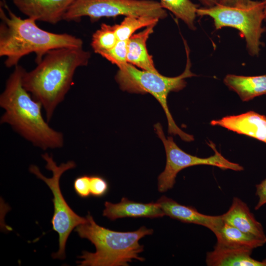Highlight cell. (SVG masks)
Masks as SVG:
<instances>
[{"label": "cell", "instance_id": "cell-1", "mask_svg": "<svg viewBox=\"0 0 266 266\" xmlns=\"http://www.w3.org/2000/svg\"><path fill=\"white\" fill-rule=\"evenodd\" d=\"M90 53L80 47H61L49 51L22 77L24 88L42 105L47 122L70 88L76 69L88 65Z\"/></svg>", "mask_w": 266, "mask_h": 266}, {"label": "cell", "instance_id": "cell-2", "mask_svg": "<svg viewBox=\"0 0 266 266\" xmlns=\"http://www.w3.org/2000/svg\"><path fill=\"white\" fill-rule=\"evenodd\" d=\"M25 70L17 65L6 80L0 96V106L4 110L0 123L9 124L25 139L43 150L61 148L64 145L63 133L49 126L42 116V104L23 86Z\"/></svg>", "mask_w": 266, "mask_h": 266}, {"label": "cell", "instance_id": "cell-3", "mask_svg": "<svg viewBox=\"0 0 266 266\" xmlns=\"http://www.w3.org/2000/svg\"><path fill=\"white\" fill-rule=\"evenodd\" d=\"M6 9L0 7V56L5 57L7 67L15 66L24 56L36 55L38 63L50 50L61 47H83L82 40L67 33H56L39 28L36 21L23 19L8 7L4 0L0 2Z\"/></svg>", "mask_w": 266, "mask_h": 266}, {"label": "cell", "instance_id": "cell-4", "mask_svg": "<svg viewBox=\"0 0 266 266\" xmlns=\"http://www.w3.org/2000/svg\"><path fill=\"white\" fill-rule=\"evenodd\" d=\"M87 221L75 229L81 238L90 241L96 247L95 252L83 251L77 261L80 266H128L133 259L144 261L139 256L144 246L139 240L153 233L152 229L142 226L133 232L112 231L98 225L90 213Z\"/></svg>", "mask_w": 266, "mask_h": 266}, {"label": "cell", "instance_id": "cell-5", "mask_svg": "<svg viewBox=\"0 0 266 266\" xmlns=\"http://www.w3.org/2000/svg\"><path fill=\"white\" fill-rule=\"evenodd\" d=\"M184 45L187 63L184 71L179 76L166 77L159 72L140 70L128 63L118 67L115 79L124 91L135 94L148 93L152 95L160 103L166 114L168 133L178 135L183 140L190 142L194 140V136L185 133L177 126L167 103V98L170 92L182 90L186 85L185 79L196 76L191 71L189 49L185 41Z\"/></svg>", "mask_w": 266, "mask_h": 266}, {"label": "cell", "instance_id": "cell-6", "mask_svg": "<svg viewBox=\"0 0 266 266\" xmlns=\"http://www.w3.org/2000/svg\"><path fill=\"white\" fill-rule=\"evenodd\" d=\"M197 14L210 17L217 30L226 27L236 29L245 38L249 54L252 56L259 54L261 38L266 31L262 26L265 15L262 0H252L246 5L236 7L217 4L211 7H199Z\"/></svg>", "mask_w": 266, "mask_h": 266}, {"label": "cell", "instance_id": "cell-7", "mask_svg": "<svg viewBox=\"0 0 266 266\" xmlns=\"http://www.w3.org/2000/svg\"><path fill=\"white\" fill-rule=\"evenodd\" d=\"M41 156L46 162V168L52 171V176L48 178L44 176L39 168L33 165L30 166L29 171L38 178L43 180L52 191L54 212L51 222L53 230L59 235V250L57 252L53 253L52 256L54 259L63 260L66 258V242L72 231L78 225L87 221L86 217L79 216L70 207L60 187V179L62 175L65 171L75 168L76 164L73 161H69L57 166L52 157L48 154L46 153Z\"/></svg>", "mask_w": 266, "mask_h": 266}, {"label": "cell", "instance_id": "cell-8", "mask_svg": "<svg viewBox=\"0 0 266 266\" xmlns=\"http://www.w3.org/2000/svg\"><path fill=\"white\" fill-rule=\"evenodd\" d=\"M119 15L147 16L159 19L167 16L160 2L153 0H75L63 20L77 21L88 16L92 20Z\"/></svg>", "mask_w": 266, "mask_h": 266}, {"label": "cell", "instance_id": "cell-9", "mask_svg": "<svg viewBox=\"0 0 266 266\" xmlns=\"http://www.w3.org/2000/svg\"><path fill=\"white\" fill-rule=\"evenodd\" d=\"M154 130L163 143L166 158L165 169L158 178V189L160 192H165L172 189L178 173L188 167L208 165L222 169L243 170V167L240 165L231 162L224 157L212 143L209 145L215 152L214 155L207 158H200L183 151L175 143L172 137H166L160 123H158L154 125Z\"/></svg>", "mask_w": 266, "mask_h": 266}, {"label": "cell", "instance_id": "cell-10", "mask_svg": "<svg viewBox=\"0 0 266 266\" xmlns=\"http://www.w3.org/2000/svg\"><path fill=\"white\" fill-rule=\"evenodd\" d=\"M75 0H13L19 10L36 21L55 24L61 20Z\"/></svg>", "mask_w": 266, "mask_h": 266}, {"label": "cell", "instance_id": "cell-11", "mask_svg": "<svg viewBox=\"0 0 266 266\" xmlns=\"http://www.w3.org/2000/svg\"><path fill=\"white\" fill-rule=\"evenodd\" d=\"M237 133L254 138L266 143V116L253 111L229 116L210 122Z\"/></svg>", "mask_w": 266, "mask_h": 266}, {"label": "cell", "instance_id": "cell-12", "mask_svg": "<svg viewBox=\"0 0 266 266\" xmlns=\"http://www.w3.org/2000/svg\"><path fill=\"white\" fill-rule=\"evenodd\" d=\"M165 215L187 223L201 225L213 232L223 221L221 215L202 214L192 206L181 204L174 200L162 196L157 201Z\"/></svg>", "mask_w": 266, "mask_h": 266}, {"label": "cell", "instance_id": "cell-13", "mask_svg": "<svg viewBox=\"0 0 266 266\" xmlns=\"http://www.w3.org/2000/svg\"><path fill=\"white\" fill-rule=\"evenodd\" d=\"M104 206L102 215L111 221L126 217L154 218L165 216L157 202H138L124 197L117 203L105 201Z\"/></svg>", "mask_w": 266, "mask_h": 266}, {"label": "cell", "instance_id": "cell-14", "mask_svg": "<svg viewBox=\"0 0 266 266\" xmlns=\"http://www.w3.org/2000/svg\"><path fill=\"white\" fill-rule=\"evenodd\" d=\"M221 217L224 222L266 242L262 225L256 220L247 204L239 198H233L229 209Z\"/></svg>", "mask_w": 266, "mask_h": 266}, {"label": "cell", "instance_id": "cell-15", "mask_svg": "<svg viewBox=\"0 0 266 266\" xmlns=\"http://www.w3.org/2000/svg\"><path fill=\"white\" fill-rule=\"evenodd\" d=\"M252 251L216 244L213 250L207 253L205 262L208 266H266V259L261 261L253 259Z\"/></svg>", "mask_w": 266, "mask_h": 266}, {"label": "cell", "instance_id": "cell-16", "mask_svg": "<svg viewBox=\"0 0 266 266\" xmlns=\"http://www.w3.org/2000/svg\"><path fill=\"white\" fill-rule=\"evenodd\" d=\"M155 26L154 24L146 27L128 39L127 62L142 70L158 73L152 56L149 54L146 47L147 40Z\"/></svg>", "mask_w": 266, "mask_h": 266}, {"label": "cell", "instance_id": "cell-17", "mask_svg": "<svg viewBox=\"0 0 266 266\" xmlns=\"http://www.w3.org/2000/svg\"><path fill=\"white\" fill-rule=\"evenodd\" d=\"M212 232L217 239L216 244L221 246L253 250L266 243L224 221Z\"/></svg>", "mask_w": 266, "mask_h": 266}, {"label": "cell", "instance_id": "cell-18", "mask_svg": "<svg viewBox=\"0 0 266 266\" xmlns=\"http://www.w3.org/2000/svg\"><path fill=\"white\" fill-rule=\"evenodd\" d=\"M224 82L243 101L266 94V74L251 76L228 74Z\"/></svg>", "mask_w": 266, "mask_h": 266}, {"label": "cell", "instance_id": "cell-19", "mask_svg": "<svg viewBox=\"0 0 266 266\" xmlns=\"http://www.w3.org/2000/svg\"><path fill=\"white\" fill-rule=\"evenodd\" d=\"M165 9L172 12L176 18L183 21L192 30L196 29L195 20L197 16L199 5L190 0H160Z\"/></svg>", "mask_w": 266, "mask_h": 266}, {"label": "cell", "instance_id": "cell-20", "mask_svg": "<svg viewBox=\"0 0 266 266\" xmlns=\"http://www.w3.org/2000/svg\"><path fill=\"white\" fill-rule=\"evenodd\" d=\"M158 18L147 16H127L120 24H116V34L118 40H128L134 32L142 28L156 25Z\"/></svg>", "mask_w": 266, "mask_h": 266}, {"label": "cell", "instance_id": "cell-21", "mask_svg": "<svg viewBox=\"0 0 266 266\" xmlns=\"http://www.w3.org/2000/svg\"><path fill=\"white\" fill-rule=\"evenodd\" d=\"M116 24L103 23L92 35L91 46L94 52L100 55L111 49L117 43Z\"/></svg>", "mask_w": 266, "mask_h": 266}, {"label": "cell", "instance_id": "cell-22", "mask_svg": "<svg viewBox=\"0 0 266 266\" xmlns=\"http://www.w3.org/2000/svg\"><path fill=\"white\" fill-rule=\"evenodd\" d=\"M128 40H118L116 45L110 50L100 55L118 67L128 63Z\"/></svg>", "mask_w": 266, "mask_h": 266}, {"label": "cell", "instance_id": "cell-23", "mask_svg": "<svg viewBox=\"0 0 266 266\" xmlns=\"http://www.w3.org/2000/svg\"><path fill=\"white\" fill-rule=\"evenodd\" d=\"M109 190V184L103 177L99 175L90 176L91 196L95 198L104 196Z\"/></svg>", "mask_w": 266, "mask_h": 266}, {"label": "cell", "instance_id": "cell-24", "mask_svg": "<svg viewBox=\"0 0 266 266\" xmlns=\"http://www.w3.org/2000/svg\"><path fill=\"white\" fill-rule=\"evenodd\" d=\"M73 188L76 195L80 198H89L91 196L90 176L83 175L77 177L73 181Z\"/></svg>", "mask_w": 266, "mask_h": 266}, {"label": "cell", "instance_id": "cell-25", "mask_svg": "<svg viewBox=\"0 0 266 266\" xmlns=\"http://www.w3.org/2000/svg\"><path fill=\"white\" fill-rule=\"evenodd\" d=\"M256 195L258 198L255 209L258 210L266 204V178L256 185Z\"/></svg>", "mask_w": 266, "mask_h": 266}, {"label": "cell", "instance_id": "cell-26", "mask_svg": "<svg viewBox=\"0 0 266 266\" xmlns=\"http://www.w3.org/2000/svg\"><path fill=\"white\" fill-rule=\"evenodd\" d=\"M252 0H220L218 4L228 6L236 7L248 4Z\"/></svg>", "mask_w": 266, "mask_h": 266}, {"label": "cell", "instance_id": "cell-27", "mask_svg": "<svg viewBox=\"0 0 266 266\" xmlns=\"http://www.w3.org/2000/svg\"><path fill=\"white\" fill-rule=\"evenodd\" d=\"M204 7H211L219 4L220 0H198Z\"/></svg>", "mask_w": 266, "mask_h": 266}, {"label": "cell", "instance_id": "cell-28", "mask_svg": "<svg viewBox=\"0 0 266 266\" xmlns=\"http://www.w3.org/2000/svg\"><path fill=\"white\" fill-rule=\"evenodd\" d=\"M264 6V12L265 15V20L266 21V0H262Z\"/></svg>", "mask_w": 266, "mask_h": 266}]
</instances>
